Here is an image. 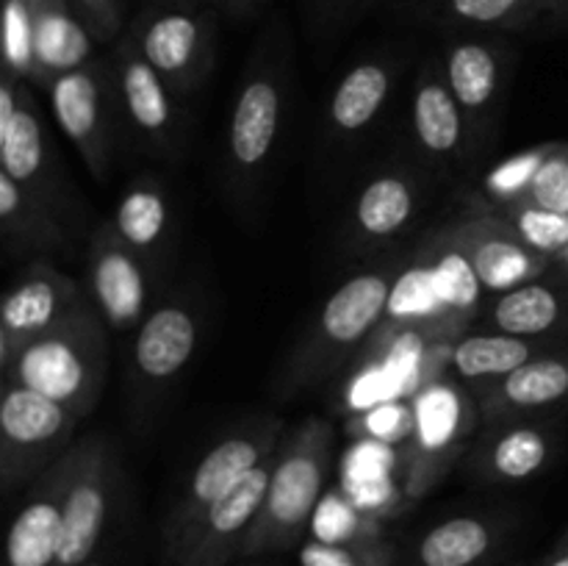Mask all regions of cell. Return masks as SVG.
I'll return each instance as SVG.
<instances>
[{
    "label": "cell",
    "instance_id": "d6a6232c",
    "mask_svg": "<svg viewBox=\"0 0 568 566\" xmlns=\"http://www.w3.org/2000/svg\"><path fill=\"white\" fill-rule=\"evenodd\" d=\"M552 148L555 142L536 144V148L521 150V153L510 155L503 164L488 170V175L483 178V198H486V205L525 203L527 192H530L532 181H536L538 170L549 159Z\"/></svg>",
    "mask_w": 568,
    "mask_h": 566
},
{
    "label": "cell",
    "instance_id": "cb8c5ba5",
    "mask_svg": "<svg viewBox=\"0 0 568 566\" xmlns=\"http://www.w3.org/2000/svg\"><path fill=\"white\" fill-rule=\"evenodd\" d=\"M568 403V350H549L475 394L486 425L532 420Z\"/></svg>",
    "mask_w": 568,
    "mask_h": 566
},
{
    "label": "cell",
    "instance_id": "7a4b0ae2",
    "mask_svg": "<svg viewBox=\"0 0 568 566\" xmlns=\"http://www.w3.org/2000/svg\"><path fill=\"white\" fill-rule=\"evenodd\" d=\"M405 264L408 255L366 266L347 277L322 303L277 375V392L283 397H294L331 377L344 361L353 358L366 342L375 338L386 320L392 289Z\"/></svg>",
    "mask_w": 568,
    "mask_h": 566
},
{
    "label": "cell",
    "instance_id": "f35d334b",
    "mask_svg": "<svg viewBox=\"0 0 568 566\" xmlns=\"http://www.w3.org/2000/svg\"><path fill=\"white\" fill-rule=\"evenodd\" d=\"M541 22L549 31H568V0H560L555 9H549L547 14L541 17Z\"/></svg>",
    "mask_w": 568,
    "mask_h": 566
},
{
    "label": "cell",
    "instance_id": "f6af8a7d",
    "mask_svg": "<svg viewBox=\"0 0 568 566\" xmlns=\"http://www.w3.org/2000/svg\"><path fill=\"white\" fill-rule=\"evenodd\" d=\"M377 3H381V0H361V3H358V14H364V11L375 9Z\"/></svg>",
    "mask_w": 568,
    "mask_h": 566
},
{
    "label": "cell",
    "instance_id": "e0dca14e",
    "mask_svg": "<svg viewBox=\"0 0 568 566\" xmlns=\"http://www.w3.org/2000/svg\"><path fill=\"white\" fill-rule=\"evenodd\" d=\"M272 458L255 466L236 488H231L194 522L192 530L164 558L166 566H227L233 558H242L244 542L264 505Z\"/></svg>",
    "mask_w": 568,
    "mask_h": 566
},
{
    "label": "cell",
    "instance_id": "f546056e",
    "mask_svg": "<svg viewBox=\"0 0 568 566\" xmlns=\"http://www.w3.org/2000/svg\"><path fill=\"white\" fill-rule=\"evenodd\" d=\"M436 20L466 31H519L541 22L549 0H430Z\"/></svg>",
    "mask_w": 568,
    "mask_h": 566
},
{
    "label": "cell",
    "instance_id": "d6986e66",
    "mask_svg": "<svg viewBox=\"0 0 568 566\" xmlns=\"http://www.w3.org/2000/svg\"><path fill=\"white\" fill-rule=\"evenodd\" d=\"M410 133L427 164L449 170L469 164L477 155L469 120L449 89L442 59H427L416 72L410 89Z\"/></svg>",
    "mask_w": 568,
    "mask_h": 566
},
{
    "label": "cell",
    "instance_id": "5bb4252c",
    "mask_svg": "<svg viewBox=\"0 0 568 566\" xmlns=\"http://www.w3.org/2000/svg\"><path fill=\"white\" fill-rule=\"evenodd\" d=\"M89 300V289L61 272L53 261H26L0 303V370L28 342L53 331Z\"/></svg>",
    "mask_w": 568,
    "mask_h": 566
},
{
    "label": "cell",
    "instance_id": "5b68a950",
    "mask_svg": "<svg viewBox=\"0 0 568 566\" xmlns=\"http://www.w3.org/2000/svg\"><path fill=\"white\" fill-rule=\"evenodd\" d=\"M0 172L48 205L70 225L87 231V200L67 172L31 81L0 75Z\"/></svg>",
    "mask_w": 568,
    "mask_h": 566
},
{
    "label": "cell",
    "instance_id": "4dcf8cb0",
    "mask_svg": "<svg viewBox=\"0 0 568 566\" xmlns=\"http://www.w3.org/2000/svg\"><path fill=\"white\" fill-rule=\"evenodd\" d=\"M483 211L499 216L527 247L547 255V259L555 261L568 247V214L564 211L541 209V205L532 203L486 205Z\"/></svg>",
    "mask_w": 568,
    "mask_h": 566
},
{
    "label": "cell",
    "instance_id": "4316f807",
    "mask_svg": "<svg viewBox=\"0 0 568 566\" xmlns=\"http://www.w3.org/2000/svg\"><path fill=\"white\" fill-rule=\"evenodd\" d=\"M33 3V72L31 83L48 89L64 72L89 64L98 39L72 0H31Z\"/></svg>",
    "mask_w": 568,
    "mask_h": 566
},
{
    "label": "cell",
    "instance_id": "7402d4cb",
    "mask_svg": "<svg viewBox=\"0 0 568 566\" xmlns=\"http://www.w3.org/2000/svg\"><path fill=\"white\" fill-rule=\"evenodd\" d=\"M111 225L155 277L164 275L178 247V216L170 192L153 172H139L125 183Z\"/></svg>",
    "mask_w": 568,
    "mask_h": 566
},
{
    "label": "cell",
    "instance_id": "f1b7e54d",
    "mask_svg": "<svg viewBox=\"0 0 568 566\" xmlns=\"http://www.w3.org/2000/svg\"><path fill=\"white\" fill-rule=\"evenodd\" d=\"M508 525L497 516L455 514L416 538L408 566H480L497 553Z\"/></svg>",
    "mask_w": 568,
    "mask_h": 566
},
{
    "label": "cell",
    "instance_id": "6da1fadb",
    "mask_svg": "<svg viewBox=\"0 0 568 566\" xmlns=\"http://www.w3.org/2000/svg\"><path fill=\"white\" fill-rule=\"evenodd\" d=\"M294 109L292 44L277 22L258 39L239 81L222 142V172L227 194L239 205L258 198L275 170Z\"/></svg>",
    "mask_w": 568,
    "mask_h": 566
},
{
    "label": "cell",
    "instance_id": "484cf974",
    "mask_svg": "<svg viewBox=\"0 0 568 566\" xmlns=\"http://www.w3.org/2000/svg\"><path fill=\"white\" fill-rule=\"evenodd\" d=\"M0 239L9 259H75L78 236L59 214L0 172Z\"/></svg>",
    "mask_w": 568,
    "mask_h": 566
},
{
    "label": "cell",
    "instance_id": "8fae6325",
    "mask_svg": "<svg viewBox=\"0 0 568 566\" xmlns=\"http://www.w3.org/2000/svg\"><path fill=\"white\" fill-rule=\"evenodd\" d=\"M109 59L122 139L148 159L175 166L186 137L181 98L161 81L159 72L142 59L125 33L116 39Z\"/></svg>",
    "mask_w": 568,
    "mask_h": 566
},
{
    "label": "cell",
    "instance_id": "9a60e30c",
    "mask_svg": "<svg viewBox=\"0 0 568 566\" xmlns=\"http://www.w3.org/2000/svg\"><path fill=\"white\" fill-rule=\"evenodd\" d=\"M159 277L116 236L111 220L89 233L87 289L105 327L114 333L136 331L153 309V286Z\"/></svg>",
    "mask_w": 568,
    "mask_h": 566
},
{
    "label": "cell",
    "instance_id": "2e32d148",
    "mask_svg": "<svg viewBox=\"0 0 568 566\" xmlns=\"http://www.w3.org/2000/svg\"><path fill=\"white\" fill-rule=\"evenodd\" d=\"M425 175L408 164L381 166L355 192L344 242L353 253H377L399 242L425 209Z\"/></svg>",
    "mask_w": 568,
    "mask_h": 566
},
{
    "label": "cell",
    "instance_id": "52a82bcc",
    "mask_svg": "<svg viewBox=\"0 0 568 566\" xmlns=\"http://www.w3.org/2000/svg\"><path fill=\"white\" fill-rule=\"evenodd\" d=\"M286 425L275 416H255L239 422L236 427L222 433L178 483L175 494L166 508L164 527V558L192 530L194 522L214 503H220L231 488H236L255 466L266 464L277 453Z\"/></svg>",
    "mask_w": 568,
    "mask_h": 566
},
{
    "label": "cell",
    "instance_id": "603a6c76",
    "mask_svg": "<svg viewBox=\"0 0 568 566\" xmlns=\"http://www.w3.org/2000/svg\"><path fill=\"white\" fill-rule=\"evenodd\" d=\"M464 461V469L477 483H525L541 475L555 458L558 433L536 420L488 425Z\"/></svg>",
    "mask_w": 568,
    "mask_h": 566
},
{
    "label": "cell",
    "instance_id": "9c48e42d",
    "mask_svg": "<svg viewBox=\"0 0 568 566\" xmlns=\"http://www.w3.org/2000/svg\"><path fill=\"white\" fill-rule=\"evenodd\" d=\"M125 37L181 100L197 94L214 72V9L144 6L128 26Z\"/></svg>",
    "mask_w": 568,
    "mask_h": 566
},
{
    "label": "cell",
    "instance_id": "8d00e7d4",
    "mask_svg": "<svg viewBox=\"0 0 568 566\" xmlns=\"http://www.w3.org/2000/svg\"><path fill=\"white\" fill-rule=\"evenodd\" d=\"M98 42H111L122 33V0H72Z\"/></svg>",
    "mask_w": 568,
    "mask_h": 566
},
{
    "label": "cell",
    "instance_id": "b9f144b4",
    "mask_svg": "<svg viewBox=\"0 0 568 566\" xmlns=\"http://www.w3.org/2000/svg\"><path fill=\"white\" fill-rule=\"evenodd\" d=\"M538 566H568V549H558L552 558H547L544 564H538Z\"/></svg>",
    "mask_w": 568,
    "mask_h": 566
},
{
    "label": "cell",
    "instance_id": "ab89813d",
    "mask_svg": "<svg viewBox=\"0 0 568 566\" xmlns=\"http://www.w3.org/2000/svg\"><path fill=\"white\" fill-rule=\"evenodd\" d=\"M261 9V0H225V14L233 20H247Z\"/></svg>",
    "mask_w": 568,
    "mask_h": 566
},
{
    "label": "cell",
    "instance_id": "44dd1931",
    "mask_svg": "<svg viewBox=\"0 0 568 566\" xmlns=\"http://www.w3.org/2000/svg\"><path fill=\"white\" fill-rule=\"evenodd\" d=\"M403 64V55L397 53H372L338 78L325 105L322 131L327 142L353 144L375 131L397 92Z\"/></svg>",
    "mask_w": 568,
    "mask_h": 566
},
{
    "label": "cell",
    "instance_id": "ffe728a7",
    "mask_svg": "<svg viewBox=\"0 0 568 566\" xmlns=\"http://www.w3.org/2000/svg\"><path fill=\"white\" fill-rule=\"evenodd\" d=\"M75 466V444L26 488L6 533L3 566H59L64 497Z\"/></svg>",
    "mask_w": 568,
    "mask_h": 566
},
{
    "label": "cell",
    "instance_id": "4fadbf2b",
    "mask_svg": "<svg viewBox=\"0 0 568 566\" xmlns=\"http://www.w3.org/2000/svg\"><path fill=\"white\" fill-rule=\"evenodd\" d=\"M442 67L480 155L499 131L514 75V50L491 31H466L444 48Z\"/></svg>",
    "mask_w": 568,
    "mask_h": 566
},
{
    "label": "cell",
    "instance_id": "d4e9b609",
    "mask_svg": "<svg viewBox=\"0 0 568 566\" xmlns=\"http://www.w3.org/2000/svg\"><path fill=\"white\" fill-rule=\"evenodd\" d=\"M483 331L521 338H549L568 327V277L555 266L510 292L491 294L477 314Z\"/></svg>",
    "mask_w": 568,
    "mask_h": 566
},
{
    "label": "cell",
    "instance_id": "7dc6e473",
    "mask_svg": "<svg viewBox=\"0 0 568 566\" xmlns=\"http://www.w3.org/2000/svg\"><path fill=\"white\" fill-rule=\"evenodd\" d=\"M558 3H560V0H549V9H555Z\"/></svg>",
    "mask_w": 568,
    "mask_h": 566
},
{
    "label": "cell",
    "instance_id": "e575fe53",
    "mask_svg": "<svg viewBox=\"0 0 568 566\" xmlns=\"http://www.w3.org/2000/svg\"><path fill=\"white\" fill-rule=\"evenodd\" d=\"M416 427V408L403 400H386L372 405L366 414L355 420V431L361 436L377 438V442H399L408 438Z\"/></svg>",
    "mask_w": 568,
    "mask_h": 566
},
{
    "label": "cell",
    "instance_id": "60d3db41",
    "mask_svg": "<svg viewBox=\"0 0 568 566\" xmlns=\"http://www.w3.org/2000/svg\"><path fill=\"white\" fill-rule=\"evenodd\" d=\"M144 6H203L200 0H144Z\"/></svg>",
    "mask_w": 568,
    "mask_h": 566
},
{
    "label": "cell",
    "instance_id": "ac0fdd59",
    "mask_svg": "<svg viewBox=\"0 0 568 566\" xmlns=\"http://www.w3.org/2000/svg\"><path fill=\"white\" fill-rule=\"evenodd\" d=\"M442 236L464 253L486 294H503L555 270V261L527 247L499 216L477 211L444 228Z\"/></svg>",
    "mask_w": 568,
    "mask_h": 566
},
{
    "label": "cell",
    "instance_id": "836d02e7",
    "mask_svg": "<svg viewBox=\"0 0 568 566\" xmlns=\"http://www.w3.org/2000/svg\"><path fill=\"white\" fill-rule=\"evenodd\" d=\"M3 70L31 81L33 72V3L3 0Z\"/></svg>",
    "mask_w": 568,
    "mask_h": 566
},
{
    "label": "cell",
    "instance_id": "7c38bea8",
    "mask_svg": "<svg viewBox=\"0 0 568 566\" xmlns=\"http://www.w3.org/2000/svg\"><path fill=\"white\" fill-rule=\"evenodd\" d=\"M44 92L55 125L81 153L89 175L105 186L114 172L116 144L122 137L111 59H92L78 70L64 72Z\"/></svg>",
    "mask_w": 568,
    "mask_h": 566
},
{
    "label": "cell",
    "instance_id": "d590c367",
    "mask_svg": "<svg viewBox=\"0 0 568 566\" xmlns=\"http://www.w3.org/2000/svg\"><path fill=\"white\" fill-rule=\"evenodd\" d=\"M525 203L568 214V142H555L552 153L538 170Z\"/></svg>",
    "mask_w": 568,
    "mask_h": 566
},
{
    "label": "cell",
    "instance_id": "7bdbcfd3",
    "mask_svg": "<svg viewBox=\"0 0 568 566\" xmlns=\"http://www.w3.org/2000/svg\"><path fill=\"white\" fill-rule=\"evenodd\" d=\"M555 266H558V270L564 272V275L568 277V247L564 250V253L558 255V259H555Z\"/></svg>",
    "mask_w": 568,
    "mask_h": 566
},
{
    "label": "cell",
    "instance_id": "83f0119b",
    "mask_svg": "<svg viewBox=\"0 0 568 566\" xmlns=\"http://www.w3.org/2000/svg\"><path fill=\"white\" fill-rule=\"evenodd\" d=\"M549 350H555L549 338H521L497 331H466L449 344L447 370H453V375L460 383H466L471 394H477L503 381L505 375L519 370L527 361L549 353Z\"/></svg>",
    "mask_w": 568,
    "mask_h": 566
},
{
    "label": "cell",
    "instance_id": "1f68e13d",
    "mask_svg": "<svg viewBox=\"0 0 568 566\" xmlns=\"http://www.w3.org/2000/svg\"><path fill=\"white\" fill-rule=\"evenodd\" d=\"M303 566H403V549L383 536L355 542H314L300 549Z\"/></svg>",
    "mask_w": 568,
    "mask_h": 566
},
{
    "label": "cell",
    "instance_id": "bcb514c9",
    "mask_svg": "<svg viewBox=\"0 0 568 566\" xmlns=\"http://www.w3.org/2000/svg\"><path fill=\"white\" fill-rule=\"evenodd\" d=\"M558 549H568V530H566V536H564V538H560Z\"/></svg>",
    "mask_w": 568,
    "mask_h": 566
},
{
    "label": "cell",
    "instance_id": "ba28073f",
    "mask_svg": "<svg viewBox=\"0 0 568 566\" xmlns=\"http://www.w3.org/2000/svg\"><path fill=\"white\" fill-rule=\"evenodd\" d=\"M122 492V466L105 436L75 442V466L64 497L59 566H103Z\"/></svg>",
    "mask_w": 568,
    "mask_h": 566
},
{
    "label": "cell",
    "instance_id": "277c9868",
    "mask_svg": "<svg viewBox=\"0 0 568 566\" xmlns=\"http://www.w3.org/2000/svg\"><path fill=\"white\" fill-rule=\"evenodd\" d=\"M333 447V425L322 416H308L283 433L264 505L244 542L242 558L286 553L303 542L331 477Z\"/></svg>",
    "mask_w": 568,
    "mask_h": 566
},
{
    "label": "cell",
    "instance_id": "ee69618b",
    "mask_svg": "<svg viewBox=\"0 0 568 566\" xmlns=\"http://www.w3.org/2000/svg\"><path fill=\"white\" fill-rule=\"evenodd\" d=\"M205 9H214V11H225V0H200Z\"/></svg>",
    "mask_w": 568,
    "mask_h": 566
},
{
    "label": "cell",
    "instance_id": "3957f363",
    "mask_svg": "<svg viewBox=\"0 0 568 566\" xmlns=\"http://www.w3.org/2000/svg\"><path fill=\"white\" fill-rule=\"evenodd\" d=\"M109 381V327L89 300L53 331L28 342L0 370V383L26 386L89 416Z\"/></svg>",
    "mask_w": 568,
    "mask_h": 566
},
{
    "label": "cell",
    "instance_id": "8992f818",
    "mask_svg": "<svg viewBox=\"0 0 568 566\" xmlns=\"http://www.w3.org/2000/svg\"><path fill=\"white\" fill-rule=\"evenodd\" d=\"M203 338V303L170 294L133 331L128 355V405L133 425H150L189 370Z\"/></svg>",
    "mask_w": 568,
    "mask_h": 566
},
{
    "label": "cell",
    "instance_id": "30bf717a",
    "mask_svg": "<svg viewBox=\"0 0 568 566\" xmlns=\"http://www.w3.org/2000/svg\"><path fill=\"white\" fill-rule=\"evenodd\" d=\"M0 486L28 488L72 444L81 416L26 386L0 383Z\"/></svg>",
    "mask_w": 568,
    "mask_h": 566
},
{
    "label": "cell",
    "instance_id": "74e56055",
    "mask_svg": "<svg viewBox=\"0 0 568 566\" xmlns=\"http://www.w3.org/2000/svg\"><path fill=\"white\" fill-rule=\"evenodd\" d=\"M361 0H311V14L320 31L333 33L344 20L358 14Z\"/></svg>",
    "mask_w": 568,
    "mask_h": 566
}]
</instances>
